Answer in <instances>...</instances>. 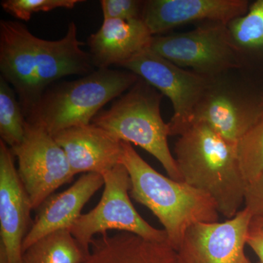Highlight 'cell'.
I'll list each match as a JSON object with an SVG mask.
<instances>
[{
  "mask_svg": "<svg viewBox=\"0 0 263 263\" xmlns=\"http://www.w3.org/2000/svg\"><path fill=\"white\" fill-rule=\"evenodd\" d=\"M121 67L170 99L174 108V115L168 122L171 136H179L193 122L195 108L206 86L208 78L181 68L150 48Z\"/></svg>",
  "mask_w": 263,
  "mask_h": 263,
  "instance_id": "cell-10",
  "label": "cell"
},
{
  "mask_svg": "<svg viewBox=\"0 0 263 263\" xmlns=\"http://www.w3.org/2000/svg\"><path fill=\"white\" fill-rule=\"evenodd\" d=\"M103 20L142 19L145 1L140 0H103L100 1Z\"/></svg>",
  "mask_w": 263,
  "mask_h": 263,
  "instance_id": "cell-23",
  "label": "cell"
},
{
  "mask_svg": "<svg viewBox=\"0 0 263 263\" xmlns=\"http://www.w3.org/2000/svg\"><path fill=\"white\" fill-rule=\"evenodd\" d=\"M82 263H180L168 243L154 241L128 232L94 238Z\"/></svg>",
  "mask_w": 263,
  "mask_h": 263,
  "instance_id": "cell-17",
  "label": "cell"
},
{
  "mask_svg": "<svg viewBox=\"0 0 263 263\" xmlns=\"http://www.w3.org/2000/svg\"><path fill=\"white\" fill-rule=\"evenodd\" d=\"M163 95L143 79L101 110L91 124L103 128L121 141L141 147L162 164L171 179L183 181L168 145V123L161 116Z\"/></svg>",
  "mask_w": 263,
  "mask_h": 263,
  "instance_id": "cell-5",
  "label": "cell"
},
{
  "mask_svg": "<svg viewBox=\"0 0 263 263\" xmlns=\"http://www.w3.org/2000/svg\"><path fill=\"white\" fill-rule=\"evenodd\" d=\"M33 210L15 168L14 156L0 141V263H23L24 240L32 228Z\"/></svg>",
  "mask_w": 263,
  "mask_h": 263,
  "instance_id": "cell-11",
  "label": "cell"
},
{
  "mask_svg": "<svg viewBox=\"0 0 263 263\" xmlns=\"http://www.w3.org/2000/svg\"><path fill=\"white\" fill-rule=\"evenodd\" d=\"M179 137L175 160L183 181L209 195L219 214L232 219L245 204L247 186L235 145L200 121H193Z\"/></svg>",
  "mask_w": 263,
  "mask_h": 263,
  "instance_id": "cell-2",
  "label": "cell"
},
{
  "mask_svg": "<svg viewBox=\"0 0 263 263\" xmlns=\"http://www.w3.org/2000/svg\"><path fill=\"white\" fill-rule=\"evenodd\" d=\"M122 145L120 163L130 177L129 195L157 216L175 250L190 227L219 220L220 214L209 195L184 181L165 177L147 163L131 143L122 141Z\"/></svg>",
  "mask_w": 263,
  "mask_h": 263,
  "instance_id": "cell-3",
  "label": "cell"
},
{
  "mask_svg": "<svg viewBox=\"0 0 263 263\" xmlns=\"http://www.w3.org/2000/svg\"><path fill=\"white\" fill-rule=\"evenodd\" d=\"M245 208L252 216H263V174L246 189Z\"/></svg>",
  "mask_w": 263,
  "mask_h": 263,
  "instance_id": "cell-24",
  "label": "cell"
},
{
  "mask_svg": "<svg viewBox=\"0 0 263 263\" xmlns=\"http://www.w3.org/2000/svg\"><path fill=\"white\" fill-rule=\"evenodd\" d=\"M83 46L74 22L69 24L65 37L53 41L36 37L21 22H0L1 77L18 95L25 118L52 83L66 76L92 72L94 65Z\"/></svg>",
  "mask_w": 263,
  "mask_h": 263,
  "instance_id": "cell-1",
  "label": "cell"
},
{
  "mask_svg": "<svg viewBox=\"0 0 263 263\" xmlns=\"http://www.w3.org/2000/svg\"><path fill=\"white\" fill-rule=\"evenodd\" d=\"M53 138L65 152L74 176L81 173L103 176L120 163L122 141L95 124L68 128Z\"/></svg>",
  "mask_w": 263,
  "mask_h": 263,
  "instance_id": "cell-14",
  "label": "cell"
},
{
  "mask_svg": "<svg viewBox=\"0 0 263 263\" xmlns=\"http://www.w3.org/2000/svg\"><path fill=\"white\" fill-rule=\"evenodd\" d=\"M89 254L70 230L64 229L34 242L24 252L22 259L23 263H82Z\"/></svg>",
  "mask_w": 263,
  "mask_h": 263,
  "instance_id": "cell-19",
  "label": "cell"
},
{
  "mask_svg": "<svg viewBox=\"0 0 263 263\" xmlns=\"http://www.w3.org/2000/svg\"><path fill=\"white\" fill-rule=\"evenodd\" d=\"M242 176L247 184L263 174V118L235 145Z\"/></svg>",
  "mask_w": 263,
  "mask_h": 263,
  "instance_id": "cell-21",
  "label": "cell"
},
{
  "mask_svg": "<svg viewBox=\"0 0 263 263\" xmlns=\"http://www.w3.org/2000/svg\"><path fill=\"white\" fill-rule=\"evenodd\" d=\"M103 176L105 188L98 205L87 214H81L69 229L85 252L89 253L90 245L95 235L110 230L168 243L165 231L150 226L133 206L129 199L131 180L126 167L118 164Z\"/></svg>",
  "mask_w": 263,
  "mask_h": 263,
  "instance_id": "cell-7",
  "label": "cell"
},
{
  "mask_svg": "<svg viewBox=\"0 0 263 263\" xmlns=\"http://www.w3.org/2000/svg\"><path fill=\"white\" fill-rule=\"evenodd\" d=\"M104 184L102 175L88 173L65 191L48 197L37 209L32 228L24 240L23 253L43 237L57 230L70 229L81 216L84 205Z\"/></svg>",
  "mask_w": 263,
  "mask_h": 263,
  "instance_id": "cell-15",
  "label": "cell"
},
{
  "mask_svg": "<svg viewBox=\"0 0 263 263\" xmlns=\"http://www.w3.org/2000/svg\"><path fill=\"white\" fill-rule=\"evenodd\" d=\"M10 150L18 160L19 178L33 210H37L57 189L71 182L75 176L65 152L53 136L27 121L24 141Z\"/></svg>",
  "mask_w": 263,
  "mask_h": 263,
  "instance_id": "cell-9",
  "label": "cell"
},
{
  "mask_svg": "<svg viewBox=\"0 0 263 263\" xmlns=\"http://www.w3.org/2000/svg\"><path fill=\"white\" fill-rule=\"evenodd\" d=\"M140 78L129 71L100 69L45 91L26 120L52 136L76 126L91 124L103 107L133 87Z\"/></svg>",
  "mask_w": 263,
  "mask_h": 263,
  "instance_id": "cell-4",
  "label": "cell"
},
{
  "mask_svg": "<svg viewBox=\"0 0 263 263\" xmlns=\"http://www.w3.org/2000/svg\"><path fill=\"white\" fill-rule=\"evenodd\" d=\"M263 118V82L239 69L208 78L193 121L210 126L233 145Z\"/></svg>",
  "mask_w": 263,
  "mask_h": 263,
  "instance_id": "cell-6",
  "label": "cell"
},
{
  "mask_svg": "<svg viewBox=\"0 0 263 263\" xmlns=\"http://www.w3.org/2000/svg\"><path fill=\"white\" fill-rule=\"evenodd\" d=\"M81 0H4L3 9L19 20L28 22L32 15L38 12H48L57 8L72 9Z\"/></svg>",
  "mask_w": 263,
  "mask_h": 263,
  "instance_id": "cell-22",
  "label": "cell"
},
{
  "mask_svg": "<svg viewBox=\"0 0 263 263\" xmlns=\"http://www.w3.org/2000/svg\"><path fill=\"white\" fill-rule=\"evenodd\" d=\"M154 36L143 19H107L88 40L93 65L108 69L121 66L140 52L150 48Z\"/></svg>",
  "mask_w": 263,
  "mask_h": 263,
  "instance_id": "cell-16",
  "label": "cell"
},
{
  "mask_svg": "<svg viewBox=\"0 0 263 263\" xmlns=\"http://www.w3.org/2000/svg\"><path fill=\"white\" fill-rule=\"evenodd\" d=\"M239 263H252L251 261L249 260L248 257L247 256H243V258L241 259V260L240 261Z\"/></svg>",
  "mask_w": 263,
  "mask_h": 263,
  "instance_id": "cell-26",
  "label": "cell"
},
{
  "mask_svg": "<svg viewBox=\"0 0 263 263\" xmlns=\"http://www.w3.org/2000/svg\"><path fill=\"white\" fill-rule=\"evenodd\" d=\"M252 216L246 208L222 222L190 227L177 249L180 263H239L245 256L247 230Z\"/></svg>",
  "mask_w": 263,
  "mask_h": 263,
  "instance_id": "cell-12",
  "label": "cell"
},
{
  "mask_svg": "<svg viewBox=\"0 0 263 263\" xmlns=\"http://www.w3.org/2000/svg\"><path fill=\"white\" fill-rule=\"evenodd\" d=\"M247 0H148L143 19L152 35L193 22H218L228 24L245 15Z\"/></svg>",
  "mask_w": 263,
  "mask_h": 263,
  "instance_id": "cell-13",
  "label": "cell"
},
{
  "mask_svg": "<svg viewBox=\"0 0 263 263\" xmlns=\"http://www.w3.org/2000/svg\"><path fill=\"white\" fill-rule=\"evenodd\" d=\"M15 94L13 87L0 77V136L10 148L24 141L27 123Z\"/></svg>",
  "mask_w": 263,
  "mask_h": 263,
  "instance_id": "cell-20",
  "label": "cell"
},
{
  "mask_svg": "<svg viewBox=\"0 0 263 263\" xmlns=\"http://www.w3.org/2000/svg\"><path fill=\"white\" fill-rule=\"evenodd\" d=\"M238 69L263 82V0L250 4L247 13L228 24Z\"/></svg>",
  "mask_w": 263,
  "mask_h": 263,
  "instance_id": "cell-18",
  "label": "cell"
},
{
  "mask_svg": "<svg viewBox=\"0 0 263 263\" xmlns=\"http://www.w3.org/2000/svg\"><path fill=\"white\" fill-rule=\"evenodd\" d=\"M151 49L181 68L206 78L238 69L228 24L205 22L190 32L154 36Z\"/></svg>",
  "mask_w": 263,
  "mask_h": 263,
  "instance_id": "cell-8",
  "label": "cell"
},
{
  "mask_svg": "<svg viewBox=\"0 0 263 263\" xmlns=\"http://www.w3.org/2000/svg\"><path fill=\"white\" fill-rule=\"evenodd\" d=\"M247 245L257 254L259 263H263V216H253L247 230Z\"/></svg>",
  "mask_w": 263,
  "mask_h": 263,
  "instance_id": "cell-25",
  "label": "cell"
}]
</instances>
